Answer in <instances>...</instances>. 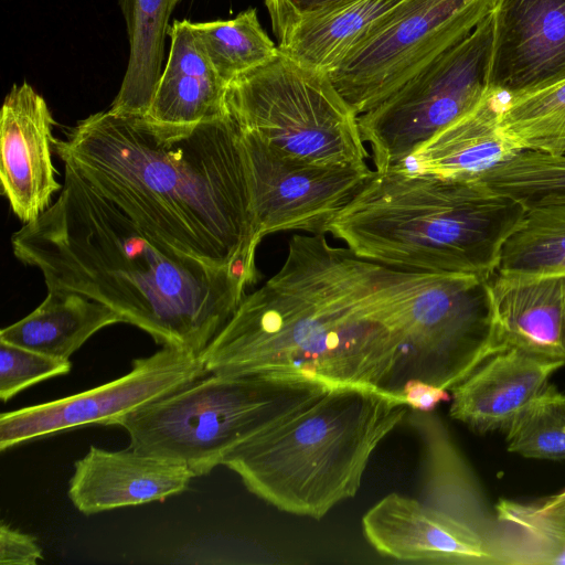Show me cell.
<instances>
[{"label": "cell", "mask_w": 565, "mask_h": 565, "mask_svg": "<svg viewBox=\"0 0 565 565\" xmlns=\"http://www.w3.org/2000/svg\"><path fill=\"white\" fill-rule=\"evenodd\" d=\"M201 356L162 347L132 361L129 373L85 392L0 416V450L117 418L207 375Z\"/></svg>", "instance_id": "cell-11"}, {"label": "cell", "mask_w": 565, "mask_h": 565, "mask_svg": "<svg viewBox=\"0 0 565 565\" xmlns=\"http://www.w3.org/2000/svg\"><path fill=\"white\" fill-rule=\"evenodd\" d=\"M504 433L510 452L534 459L565 460V394L548 384Z\"/></svg>", "instance_id": "cell-28"}, {"label": "cell", "mask_w": 565, "mask_h": 565, "mask_svg": "<svg viewBox=\"0 0 565 565\" xmlns=\"http://www.w3.org/2000/svg\"><path fill=\"white\" fill-rule=\"evenodd\" d=\"M502 565L565 564V488L523 501L495 504Z\"/></svg>", "instance_id": "cell-24"}, {"label": "cell", "mask_w": 565, "mask_h": 565, "mask_svg": "<svg viewBox=\"0 0 565 565\" xmlns=\"http://www.w3.org/2000/svg\"><path fill=\"white\" fill-rule=\"evenodd\" d=\"M488 88L509 98L565 82V0H493Z\"/></svg>", "instance_id": "cell-12"}, {"label": "cell", "mask_w": 565, "mask_h": 565, "mask_svg": "<svg viewBox=\"0 0 565 565\" xmlns=\"http://www.w3.org/2000/svg\"><path fill=\"white\" fill-rule=\"evenodd\" d=\"M406 418L423 445L420 500L493 546L501 559L495 509L444 422L434 412L411 408Z\"/></svg>", "instance_id": "cell-17"}, {"label": "cell", "mask_w": 565, "mask_h": 565, "mask_svg": "<svg viewBox=\"0 0 565 565\" xmlns=\"http://www.w3.org/2000/svg\"><path fill=\"white\" fill-rule=\"evenodd\" d=\"M180 0H120L129 39V60L109 110L142 117L162 73L169 19Z\"/></svg>", "instance_id": "cell-23"}, {"label": "cell", "mask_w": 565, "mask_h": 565, "mask_svg": "<svg viewBox=\"0 0 565 565\" xmlns=\"http://www.w3.org/2000/svg\"><path fill=\"white\" fill-rule=\"evenodd\" d=\"M328 388L303 377L209 373L111 425L128 433L129 448L180 463L200 477Z\"/></svg>", "instance_id": "cell-6"}, {"label": "cell", "mask_w": 565, "mask_h": 565, "mask_svg": "<svg viewBox=\"0 0 565 565\" xmlns=\"http://www.w3.org/2000/svg\"><path fill=\"white\" fill-rule=\"evenodd\" d=\"M490 90L475 108L416 148L397 168L444 179H479L523 151L502 126L501 103Z\"/></svg>", "instance_id": "cell-19"}, {"label": "cell", "mask_w": 565, "mask_h": 565, "mask_svg": "<svg viewBox=\"0 0 565 565\" xmlns=\"http://www.w3.org/2000/svg\"><path fill=\"white\" fill-rule=\"evenodd\" d=\"M402 397L411 409L419 412H434L441 402L451 398L448 390L420 380L407 381Z\"/></svg>", "instance_id": "cell-32"}, {"label": "cell", "mask_w": 565, "mask_h": 565, "mask_svg": "<svg viewBox=\"0 0 565 565\" xmlns=\"http://www.w3.org/2000/svg\"><path fill=\"white\" fill-rule=\"evenodd\" d=\"M492 42L489 13L465 39L384 100L359 115L375 170L399 166L416 148L486 97Z\"/></svg>", "instance_id": "cell-8"}, {"label": "cell", "mask_w": 565, "mask_h": 565, "mask_svg": "<svg viewBox=\"0 0 565 565\" xmlns=\"http://www.w3.org/2000/svg\"><path fill=\"white\" fill-rule=\"evenodd\" d=\"M564 365L515 348L500 351L450 391L449 415L477 434L505 431Z\"/></svg>", "instance_id": "cell-16"}, {"label": "cell", "mask_w": 565, "mask_h": 565, "mask_svg": "<svg viewBox=\"0 0 565 565\" xmlns=\"http://www.w3.org/2000/svg\"><path fill=\"white\" fill-rule=\"evenodd\" d=\"M501 122L524 150L555 152L565 145V82L508 98Z\"/></svg>", "instance_id": "cell-27"}, {"label": "cell", "mask_w": 565, "mask_h": 565, "mask_svg": "<svg viewBox=\"0 0 565 565\" xmlns=\"http://www.w3.org/2000/svg\"><path fill=\"white\" fill-rule=\"evenodd\" d=\"M495 274H565V200L525 206L502 246Z\"/></svg>", "instance_id": "cell-25"}, {"label": "cell", "mask_w": 565, "mask_h": 565, "mask_svg": "<svg viewBox=\"0 0 565 565\" xmlns=\"http://www.w3.org/2000/svg\"><path fill=\"white\" fill-rule=\"evenodd\" d=\"M225 106L241 130L289 157L319 166H367L359 115L328 74L279 50L228 83Z\"/></svg>", "instance_id": "cell-7"}, {"label": "cell", "mask_w": 565, "mask_h": 565, "mask_svg": "<svg viewBox=\"0 0 565 565\" xmlns=\"http://www.w3.org/2000/svg\"><path fill=\"white\" fill-rule=\"evenodd\" d=\"M361 525L379 554L399 562L501 565L493 546L420 499L388 493L364 513Z\"/></svg>", "instance_id": "cell-14"}, {"label": "cell", "mask_w": 565, "mask_h": 565, "mask_svg": "<svg viewBox=\"0 0 565 565\" xmlns=\"http://www.w3.org/2000/svg\"><path fill=\"white\" fill-rule=\"evenodd\" d=\"M439 273L401 269L296 234L201 358L209 373L303 377L402 397L411 344Z\"/></svg>", "instance_id": "cell-1"}, {"label": "cell", "mask_w": 565, "mask_h": 565, "mask_svg": "<svg viewBox=\"0 0 565 565\" xmlns=\"http://www.w3.org/2000/svg\"><path fill=\"white\" fill-rule=\"evenodd\" d=\"M53 116L45 99L23 82L4 98L0 117V181L14 215L28 224L62 190L52 160Z\"/></svg>", "instance_id": "cell-13"}, {"label": "cell", "mask_w": 565, "mask_h": 565, "mask_svg": "<svg viewBox=\"0 0 565 565\" xmlns=\"http://www.w3.org/2000/svg\"><path fill=\"white\" fill-rule=\"evenodd\" d=\"M408 412L403 398L371 387H330L222 465L274 508L320 520L356 494L373 452Z\"/></svg>", "instance_id": "cell-5"}, {"label": "cell", "mask_w": 565, "mask_h": 565, "mask_svg": "<svg viewBox=\"0 0 565 565\" xmlns=\"http://www.w3.org/2000/svg\"><path fill=\"white\" fill-rule=\"evenodd\" d=\"M54 147L64 166L175 250L257 276L242 131L228 115L185 130L99 111Z\"/></svg>", "instance_id": "cell-2"}, {"label": "cell", "mask_w": 565, "mask_h": 565, "mask_svg": "<svg viewBox=\"0 0 565 565\" xmlns=\"http://www.w3.org/2000/svg\"><path fill=\"white\" fill-rule=\"evenodd\" d=\"M64 167L57 199L12 235L14 256L47 290L86 296L156 343L201 356L257 278L175 250Z\"/></svg>", "instance_id": "cell-3"}, {"label": "cell", "mask_w": 565, "mask_h": 565, "mask_svg": "<svg viewBox=\"0 0 565 565\" xmlns=\"http://www.w3.org/2000/svg\"><path fill=\"white\" fill-rule=\"evenodd\" d=\"M192 29L214 71L227 85L278 53V45L260 25L254 8L231 20L192 22Z\"/></svg>", "instance_id": "cell-26"}, {"label": "cell", "mask_w": 565, "mask_h": 565, "mask_svg": "<svg viewBox=\"0 0 565 565\" xmlns=\"http://www.w3.org/2000/svg\"><path fill=\"white\" fill-rule=\"evenodd\" d=\"M565 152V145L561 146L555 152L553 153H562Z\"/></svg>", "instance_id": "cell-33"}, {"label": "cell", "mask_w": 565, "mask_h": 565, "mask_svg": "<svg viewBox=\"0 0 565 565\" xmlns=\"http://www.w3.org/2000/svg\"><path fill=\"white\" fill-rule=\"evenodd\" d=\"M124 322L113 309L77 292L47 290L32 312L3 328L0 341L70 360L100 329Z\"/></svg>", "instance_id": "cell-22"}, {"label": "cell", "mask_w": 565, "mask_h": 565, "mask_svg": "<svg viewBox=\"0 0 565 565\" xmlns=\"http://www.w3.org/2000/svg\"><path fill=\"white\" fill-rule=\"evenodd\" d=\"M488 291L501 351L515 348L565 363V274H494Z\"/></svg>", "instance_id": "cell-18"}, {"label": "cell", "mask_w": 565, "mask_h": 565, "mask_svg": "<svg viewBox=\"0 0 565 565\" xmlns=\"http://www.w3.org/2000/svg\"><path fill=\"white\" fill-rule=\"evenodd\" d=\"M492 4L404 0L327 74L358 115L366 113L465 39Z\"/></svg>", "instance_id": "cell-9"}, {"label": "cell", "mask_w": 565, "mask_h": 565, "mask_svg": "<svg viewBox=\"0 0 565 565\" xmlns=\"http://www.w3.org/2000/svg\"><path fill=\"white\" fill-rule=\"evenodd\" d=\"M241 131L259 243L266 235L280 231L326 234L328 224L373 173L369 166L329 167L301 161L250 132Z\"/></svg>", "instance_id": "cell-10"}, {"label": "cell", "mask_w": 565, "mask_h": 565, "mask_svg": "<svg viewBox=\"0 0 565 565\" xmlns=\"http://www.w3.org/2000/svg\"><path fill=\"white\" fill-rule=\"evenodd\" d=\"M347 0H265L276 36L295 19Z\"/></svg>", "instance_id": "cell-31"}, {"label": "cell", "mask_w": 565, "mask_h": 565, "mask_svg": "<svg viewBox=\"0 0 565 565\" xmlns=\"http://www.w3.org/2000/svg\"><path fill=\"white\" fill-rule=\"evenodd\" d=\"M168 35V62L142 118L158 128L185 130L225 116L227 84L207 60L192 22L174 21Z\"/></svg>", "instance_id": "cell-20"}, {"label": "cell", "mask_w": 565, "mask_h": 565, "mask_svg": "<svg viewBox=\"0 0 565 565\" xmlns=\"http://www.w3.org/2000/svg\"><path fill=\"white\" fill-rule=\"evenodd\" d=\"M71 367L70 360L0 341V398L7 402L35 383L67 374Z\"/></svg>", "instance_id": "cell-29"}, {"label": "cell", "mask_w": 565, "mask_h": 565, "mask_svg": "<svg viewBox=\"0 0 565 565\" xmlns=\"http://www.w3.org/2000/svg\"><path fill=\"white\" fill-rule=\"evenodd\" d=\"M184 466L128 447L110 451L90 446L75 461L68 498L83 514L145 504L183 492L193 478Z\"/></svg>", "instance_id": "cell-15"}, {"label": "cell", "mask_w": 565, "mask_h": 565, "mask_svg": "<svg viewBox=\"0 0 565 565\" xmlns=\"http://www.w3.org/2000/svg\"><path fill=\"white\" fill-rule=\"evenodd\" d=\"M525 206L480 179L373 170L328 224L356 256L387 266L491 278Z\"/></svg>", "instance_id": "cell-4"}, {"label": "cell", "mask_w": 565, "mask_h": 565, "mask_svg": "<svg viewBox=\"0 0 565 565\" xmlns=\"http://www.w3.org/2000/svg\"><path fill=\"white\" fill-rule=\"evenodd\" d=\"M404 0H347L303 14L277 35L278 50L298 64L328 72Z\"/></svg>", "instance_id": "cell-21"}, {"label": "cell", "mask_w": 565, "mask_h": 565, "mask_svg": "<svg viewBox=\"0 0 565 565\" xmlns=\"http://www.w3.org/2000/svg\"><path fill=\"white\" fill-rule=\"evenodd\" d=\"M43 559V552L36 540L1 521L0 564L35 565Z\"/></svg>", "instance_id": "cell-30"}]
</instances>
